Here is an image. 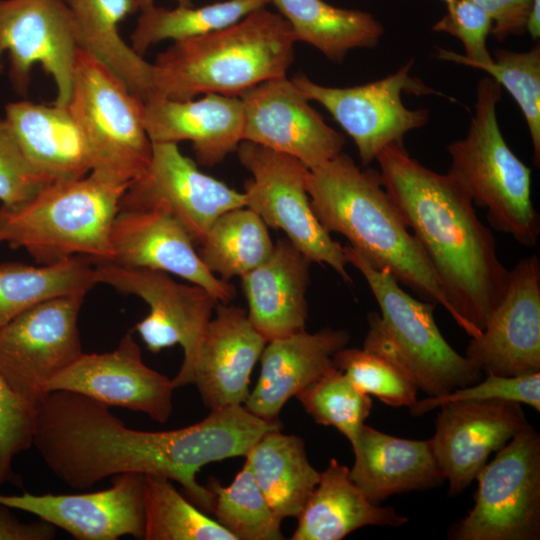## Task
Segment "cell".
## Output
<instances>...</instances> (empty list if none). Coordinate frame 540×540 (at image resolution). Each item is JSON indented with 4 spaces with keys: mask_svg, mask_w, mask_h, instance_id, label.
<instances>
[{
    "mask_svg": "<svg viewBox=\"0 0 540 540\" xmlns=\"http://www.w3.org/2000/svg\"><path fill=\"white\" fill-rule=\"evenodd\" d=\"M48 184L24 156L8 123L0 118L1 204L24 202Z\"/></svg>",
    "mask_w": 540,
    "mask_h": 540,
    "instance_id": "cell-42",
    "label": "cell"
},
{
    "mask_svg": "<svg viewBox=\"0 0 540 540\" xmlns=\"http://www.w3.org/2000/svg\"><path fill=\"white\" fill-rule=\"evenodd\" d=\"M478 5L493 20L491 34L499 41L511 36H521L533 0H470Z\"/></svg>",
    "mask_w": 540,
    "mask_h": 540,
    "instance_id": "cell-43",
    "label": "cell"
},
{
    "mask_svg": "<svg viewBox=\"0 0 540 540\" xmlns=\"http://www.w3.org/2000/svg\"><path fill=\"white\" fill-rule=\"evenodd\" d=\"M286 237L270 256L241 277L248 318L268 342L305 330L310 264Z\"/></svg>",
    "mask_w": 540,
    "mask_h": 540,
    "instance_id": "cell-24",
    "label": "cell"
},
{
    "mask_svg": "<svg viewBox=\"0 0 540 540\" xmlns=\"http://www.w3.org/2000/svg\"><path fill=\"white\" fill-rule=\"evenodd\" d=\"M474 506L455 523V540L540 538V435L528 423L477 474Z\"/></svg>",
    "mask_w": 540,
    "mask_h": 540,
    "instance_id": "cell-8",
    "label": "cell"
},
{
    "mask_svg": "<svg viewBox=\"0 0 540 540\" xmlns=\"http://www.w3.org/2000/svg\"><path fill=\"white\" fill-rule=\"evenodd\" d=\"M84 297L47 299L0 330V376L34 409L48 393L49 382L84 353L78 329Z\"/></svg>",
    "mask_w": 540,
    "mask_h": 540,
    "instance_id": "cell-11",
    "label": "cell"
},
{
    "mask_svg": "<svg viewBox=\"0 0 540 540\" xmlns=\"http://www.w3.org/2000/svg\"><path fill=\"white\" fill-rule=\"evenodd\" d=\"M175 387L166 375L148 367L130 334L105 353H83L48 384V393L65 390L107 406L142 412L165 423L173 410Z\"/></svg>",
    "mask_w": 540,
    "mask_h": 540,
    "instance_id": "cell-19",
    "label": "cell"
},
{
    "mask_svg": "<svg viewBox=\"0 0 540 540\" xmlns=\"http://www.w3.org/2000/svg\"><path fill=\"white\" fill-rule=\"evenodd\" d=\"M78 48L110 68L145 101L153 92L152 64L127 44L120 23L135 11L133 0H64Z\"/></svg>",
    "mask_w": 540,
    "mask_h": 540,
    "instance_id": "cell-28",
    "label": "cell"
},
{
    "mask_svg": "<svg viewBox=\"0 0 540 540\" xmlns=\"http://www.w3.org/2000/svg\"><path fill=\"white\" fill-rule=\"evenodd\" d=\"M352 450L350 477L375 504L395 494L434 488L445 480L430 440L396 437L364 424Z\"/></svg>",
    "mask_w": 540,
    "mask_h": 540,
    "instance_id": "cell-25",
    "label": "cell"
},
{
    "mask_svg": "<svg viewBox=\"0 0 540 540\" xmlns=\"http://www.w3.org/2000/svg\"><path fill=\"white\" fill-rule=\"evenodd\" d=\"M96 283L141 298L149 313L136 324L147 349L158 353L180 345L183 361L177 375L190 367L219 301L196 284H182L168 273L100 263L95 266Z\"/></svg>",
    "mask_w": 540,
    "mask_h": 540,
    "instance_id": "cell-12",
    "label": "cell"
},
{
    "mask_svg": "<svg viewBox=\"0 0 540 540\" xmlns=\"http://www.w3.org/2000/svg\"><path fill=\"white\" fill-rule=\"evenodd\" d=\"M349 340L347 331L326 327L268 341L258 381L243 406L260 418L278 419L290 398L334 367V356Z\"/></svg>",
    "mask_w": 540,
    "mask_h": 540,
    "instance_id": "cell-23",
    "label": "cell"
},
{
    "mask_svg": "<svg viewBox=\"0 0 540 540\" xmlns=\"http://www.w3.org/2000/svg\"><path fill=\"white\" fill-rule=\"evenodd\" d=\"M143 122L152 143L190 141L198 163L212 167L243 141L244 107L236 96L181 101L153 92L144 101Z\"/></svg>",
    "mask_w": 540,
    "mask_h": 540,
    "instance_id": "cell-22",
    "label": "cell"
},
{
    "mask_svg": "<svg viewBox=\"0 0 540 540\" xmlns=\"http://www.w3.org/2000/svg\"><path fill=\"white\" fill-rule=\"evenodd\" d=\"M274 243L268 226L248 207L221 214L210 226L197 251L206 268L229 282L262 264Z\"/></svg>",
    "mask_w": 540,
    "mask_h": 540,
    "instance_id": "cell-32",
    "label": "cell"
},
{
    "mask_svg": "<svg viewBox=\"0 0 540 540\" xmlns=\"http://www.w3.org/2000/svg\"><path fill=\"white\" fill-rule=\"evenodd\" d=\"M240 98L244 107L243 141L289 155L309 170L343 152L344 137L312 108L291 79L262 82Z\"/></svg>",
    "mask_w": 540,
    "mask_h": 540,
    "instance_id": "cell-15",
    "label": "cell"
},
{
    "mask_svg": "<svg viewBox=\"0 0 540 540\" xmlns=\"http://www.w3.org/2000/svg\"><path fill=\"white\" fill-rule=\"evenodd\" d=\"M166 208L200 244L224 212L244 207L243 192L201 172L175 143H152L148 167L125 190L119 209Z\"/></svg>",
    "mask_w": 540,
    "mask_h": 540,
    "instance_id": "cell-14",
    "label": "cell"
},
{
    "mask_svg": "<svg viewBox=\"0 0 540 540\" xmlns=\"http://www.w3.org/2000/svg\"><path fill=\"white\" fill-rule=\"evenodd\" d=\"M145 476L112 477L104 490L80 494H0V504L33 514L78 540L143 539Z\"/></svg>",
    "mask_w": 540,
    "mask_h": 540,
    "instance_id": "cell-17",
    "label": "cell"
},
{
    "mask_svg": "<svg viewBox=\"0 0 540 540\" xmlns=\"http://www.w3.org/2000/svg\"><path fill=\"white\" fill-rule=\"evenodd\" d=\"M67 106L86 143L92 174L128 187L152 154L143 122L144 101L88 52H76Z\"/></svg>",
    "mask_w": 540,
    "mask_h": 540,
    "instance_id": "cell-7",
    "label": "cell"
},
{
    "mask_svg": "<svg viewBox=\"0 0 540 540\" xmlns=\"http://www.w3.org/2000/svg\"><path fill=\"white\" fill-rule=\"evenodd\" d=\"M466 358L485 375L540 372V260L531 255L509 270L506 291Z\"/></svg>",
    "mask_w": 540,
    "mask_h": 540,
    "instance_id": "cell-16",
    "label": "cell"
},
{
    "mask_svg": "<svg viewBox=\"0 0 540 540\" xmlns=\"http://www.w3.org/2000/svg\"><path fill=\"white\" fill-rule=\"evenodd\" d=\"M35 413L0 376V485L14 481L15 456L32 447Z\"/></svg>",
    "mask_w": 540,
    "mask_h": 540,
    "instance_id": "cell-41",
    "label": "cell"
},
{
    "mask_svg": "<svg viewBox=\"0 0 540 540\" xmlns=\"http://www.w3.org/2000/svg\"><path fill=\"white\" fill-rule=\"evenodd\" d=\"M56 527L39 519L37 522H21L10 508L0 504V540H51Z\"/></svg>",
    "mask_w": 540,
    "mask_h": 540,
    "instance_id": "cell-44",
    "label": "cell"
},
{
    "mask_svg": "<svg viewBox=\"0 0 540 540\" xmlns=\"http://www.w3.org/2000/svg\"><path fill=\"white\" fill-rule=\"evenodd\" d=\"M78 46L64 0H0L1 57L8 53L13 90L26 96L39 64L56 85L55 104L68 103Z\"/></svg>",
    "mask_w": 540,
    "mask_h": 540,
    "instance_id": "cell-13",
    "label": "cell"
},
{
    "mask_svg": "<svg viewBox=\"0 0 540 540\" xmlns=\"http://www.w3.org/2000/svg\"><path fill=\"white\" fill-rule=\"evenodd\" d=\"M126 189L89 173L52 182L24 202L1 204L0 244L24 249L38 264L78 255L111 263V226Z\"/></svg>",
    "mask_w": 540,
    "mask_h": 540,
    "instance_id": "cell-4",
    "label": "cell"
},
{
    "mask_svg": "<svg viewBox=\"0 0 540 540\" xmlns=\"http://www.w3.org/2000/svg\"><path fill=\"white\" fill-rule=\"evenodd\" d=\"M414 60L379 80L351 87L318 84L304 74L291 78L309 101L322 105L352 138L363 166L376 160L385 148L403 143L404 136L425 126L426 109H410L402 95H431L436 92L411 75Z\"/></svg>",
    "mask_w": 540,
    "mask_h": 540,
    "instance_id": "cell-10",
    "label": "cell"
},
{
    "mask_svg": "<svg viewBox=\"0 0 540 540\" xmlns=\"http://www.w3.org/2000/svg\"><path fill=\"white\" fill-rule=\"evenodd\" d=\"M208 488L214 495L215 520L237 540L284 539L282 519L271 509L247 462L230 485L211 479Z\"/></svg>",
    "mask_w": 540,
    "mask_h": 540,
    "instance_id": "cell-35",
    "label": "cell"
},
{
    "mask_svg": "<svg viewBox=\"0 0 540 540\" xmlns=\"http://www.w3.org/2000/svg\"><path fill=\"white\" fill-rule=\"evenodd\" d=\"M144 510V540H237L163 477L145 475Z\"/></svg>",
    "mask_w": 540,
    "mask_h": 540,
    "instance_id": "cell-34",
    "label": "cell"
},
{
    "mask_svg": "<svg viewBox=\"0 0 540 540\" xmlns=\"http://www.w3.org/2000/svg\"><path fill=\"white\" fill-rule=\"evenodd\" d=\"M94 261L73 256L37 266L0 263V330L15 317L50 298L84 294L97 283Z\"/></svg>",
    "mask_w": 540,
    "mask_h": 540,
    "instance_id": "cell-31",
    "label": "cell"
},
{
    "mask_svg": "<svg viewBox=\"0 0 540 540\" xmlns=\"http://www.w3.org/2000/svg\"><path fill=\"white\" fill-rule=\"evenodd\" d=\"M238 159L251 178L244 182L245 207L281 230L311 262L328 265L345 282L352 279L343 246L315 216L307 192L310 170L297 159L249 141H241Z\"/></svg>",
    "mask_w": 540,
    "mask_h": 540,
    "instance_id": "cell-9",
    "label": "cell"
},
{
    "mask_svg": "<svg viewBox=\"0 0 540 540\" xmlns=\"http://www.w3.org/2000/svg\"><path fill=\"white\" fill-rule=\"evenodd\" d=\"M508 400L540 411V372L505 377L486 375L483 381L457 388L448 393L416 400L410 407L413 416H420L445 403L458 401Z\"/></svg>",
    "mask_w": 540,
    "mask_h": 540,
    "instance_id": "cell-39",
    "label": "cell"
},
{
    "mask_svg": "<svg viewBox=\"0 0 540 540\" xmlns=\"http://www.w3.org/2000/svg\"><path fill=\"white\" fill-rule=\"evenodd\" d=\"M343 249L348 264L362 274L380 308V314L368 313L365 350L392 363L429 396L481 379L482 372L441 334L433 315L434 303L408 294L388 271L373 266L349 244Z\"/></svg>",
    "mask_w": 540,
    "mask_h": 540,
    "instance_id": "cell-5",
    "label": "cell"
},
{
    "mask_svg": "<svg viewBox=\"0 0 540 540\" xmlns=\"http://www.w3.org/2000/svg\"><path fill=\"white\" fill-rule=\"evenodd\" d=\"M447 6V9L450 8L456 0H443Z\"/></svg>",
    "mask_w": 540,
    "mask_h": 540,
    "instance_id": "cell-47",
    "label": "cell"
},
{
    "mask_svg": "<svg viewBox=\"0 0 540 540\" xmlns=\"http://www.w3.org/2000/svg\"><path fill=\"white\" fill-rule=\"evenodd\" d=\"M502 87L490 76L478 81L474 114L463 139L447 147L449 173L490 224L521 245L537 246L540 219L531 199V169L508 146L498 123Z\"/></svg>",
    "mask_w": 540,
    "mask_h": 540,
    "instance_id": "cell-6",
    "label": "cell"
},
{
    "mask_svg": "<svg viewBox=\"0 0 540 540\" xmlns=\"http://www.w3.org/2000/svg\"><path fill=\"white\" fill-rule=\"evenodd\" d=\"M296 42L281 14L261 8L219 30L174 41L157 54L151 63L154 92L181 101L211 93L240 97L286 77Z\"/></svg>",
    "mask_w": 540,
    "mask_h": 540,
    "instance_id": "cell-3",
    "label": "cell"
},
{
    "mask_svg": "<svg viewBox=\"0 0 540 540\" xmlns=\"http://www.w3.org/2000/svg\"><path fill=\"white\" fill-rule=\"evenodd\" d=\"M135 11H141L154 5V0H133Z\"/></svg>",
    "mask_w": 540,
    "mask_h": 540,
    "instance_id": "cell-45",
    "label": "cell"
},
{
    "mask_svg": "<svg viewBox=\"0 0 540 540\" xmlns=\"http://www.w3.org/2000/svg\"><path fill=\"white\" fill-rule=\"evenodd\" d=\"M295 397L316 423L336 428L352 447L372 409L371 397L335 366Z\"/></svg>",
    "mask_w": 540,
    "mask_h": 540,
    "instance_id": "cell-36",
    "label": "cell"
},
{
    "mask_svg": "<svg viewBox=\"0 0 540 540\" xmlns=\"http://www.w3.org/2000/svg\"><path fill=\"white\" fill-rule=\"evenodd\" d=\"M274 513L298 518L320 480L309 462L303 439L281 429L262 435L245 456Z\"/></svg>",
    "mask_w": 540,
    "mask_h": 540,
    "instance_id": "cell-29",
    "label": "cell"
},
{
    "mask_svg": "<svg viewBox=\"0 0 540 540\" xmlns=\"http://www.w3.org/2000/svg\"><path fill=\"white\" fill-rule=\"evenodd\" d=\"M110 243L111 263L176 275L204 288L219 303L235 297L233 285L206 268L185 227L163 206L119 209Z\"/></svg>",
    "mask_w": 540,
    "mask_h": 540,
    "instance_id": "cell-18",
    "label": "cell"
},
{
    "mask_svg": "<svg viewBox=\"0 0 540 540\" xmlns=\"http://www.w3.org/2000/svg\"><path fill=\"white\" fill-rule=\"evenodd\" d=\"M334 366L363 393L392 407L410 408L418 387L396 366L364 348H343L334 356Z\"/></svg>",
    "mask_w": 540,
    "mask_h": 540,
    "instance_id": "cell-38",
    "label": "cell"
},
{
    "mask_svg": "<svg viewBox=\"0 0 540 540\" xmlns=\"http://www.w3.org/2000/svg\"><path fill=\"white\" fill-rule=\"evenodd\" d=\"M492 26V18L478 5L470 0H456L431 29L458 38L465 54L437 48L435 57L462 65L493 61L492 54L487 48V38L491 34Z\"/></svg>",
    "mask_w": 540,
    "mask_h": 540,
    "instance_id": "cell-40",
    "label": "cell"
},
{
    "mask_svg": "<svg viewBox=\"0 0 540 540\" xmlns=\"http://www.w3.org/2000/svg\"><path fill=\"white\" fill-rule=\"evenodd\" d=\"M5 121L31 166L49 183L91 172L86 143L67 106L12 102Z\"/></svg>",
    "mask_w": 540,
    "mask_h": 540,
    "instance_id": "cell-26",
    "label": "cell"
},
{
    "mask_svg": "<svg viewBox=\"0 0 540 540\" xmlns=\"http://www.w3.org/2000/svg\"><path fill=\"white\" fill-rule=\"evenodd\" d=\"M182 6H192L191 0H171Z\"/></svg>",
    "mask_w": 540,
    "mask_h": 540,
    "instance_id": "cell-46",
    "label": "cell"
},
{
    "mask_svg": "<svg viewBox=\"0 0 540 540\" xmlns=\"http://www.w3.org/2000/svg\"><path fill=\"white\" fill-rule=\"evenodd\" d=\"M268 4L269 0H226L197 8L193 5L165 8L154 4L140 11L130 45L144 56L161 41H179L219 30Z\"/></svg>",
    "mask_w": 540,
    "mask_h": 540,
    "instance_id": "cell-33",
    "label": "cell"
},
{
    "mask_svg": "<svg viewBox=\"0 0 540 540\" xmlns=\"http://www.w3.org/2000/svg\"><path fill=\"white\" fill-rule=\"evenodd\" d=\"M293 540H340L365 526L399 527L408 518L371 502L353 482L349 468L331 459L297 518Z\"/></svg>",
    "mask_w": 540,
    "mask_h": 540,
    "instance_id": "cell-27",
    "label": "cell"
},
{
    "mask_svg": "<svg viewBox=\"0 0 540 540\" xmlns=\"http://www.w3.org/2000/svg\"><path fill=\"white\" fill-rule=\"evenodd\" d=\"M493 61L470 62L466 66L480 69L504 87L518 104L531 138L534 162L540 163V45L517 52L496 49Z\"/></svg>",
    "mask_w": 540,
    "mask_h": 540,
    "instance_id": "cell-37",
    "label": "cell"
},
{
    "mask_svg": "<svg viewBox=\"0 0 540 540\" xmlns=\"http://www.w3.org/2000/svg\"><path fill=\"white\" fill-rule=\"evenodd\" d=\"M307 192L324 229L343 235L373 266L388 271L424 301L455 313L419 243L386 191L379 171L341 152L310 170Z\"/></svg>",
    "mask_w": 540,
    "mask_h": 540,
    "instance_id": "cell-2",
    "label": "cell"
},
{
    "mask_svg": "<svg viewBox=\"0 0 540 540\" xmlns=\"http://www.w3.org/2000/svg\"><path fill=\"white\" fill-rule=\"evenodd\" d=\"M291 27L297 42L307 43L333 62L352 50L375 47L383 25L369 12L333 6L324 0H269Z\"/></svg>",
    "mask_w": 540,
    "mask_h": 540,
    "instance_id": "cell-30",
    "label": "cell"
},
{
    "mask_svg": "<svg viewBox=\"0 0 540 540\" xmlns=\"http://www.w3.org/2000/svg\"><path fill=\"white\" fill-rule=\"evenodd\" d=\"M376 161L382 183L429 260L455 322L471 338L479 336L509 280L492 232L456 178L427 168L403 143L385 148Z\"/></svg>",
    "mask_w": 540,
    "mask_h": 540,
    "instance_id": "cell-1",
    "label": "cell"
},
{
    "mask_svg": "<svg viewBox=\"0 0 540 540\" xmlns=\"http://www.w3.org/2000/svg\"><path fill=\"white\" fill-rule=\"evenodd\" d=\"M429 439L449 496L463 492L497 452L528 421L521 404L508 400L458 401L441 405Z\"/></svg>",
    "mask_w": 540,
    "mask_h": 540,
    "instance_id": "cell-20",
    "label": "cell"
},
{
    "mask_svg": "<svg viewBox=\"0 0 540 540\" xmlns=\"http://www.w3.org/2000/svg\"><path fill=\"white\" fill-rule=\"evenodd\" d=\"M215 310L190 367L172 379L175 388L195 385L210 411L244 404L267 343L243 308L218 303Z\"/></svg>",
    "mask_w": 540,
    "mask_h": 540,
    "instance_id": "cell-21",
    "label": "cell"
}]
</instances>
